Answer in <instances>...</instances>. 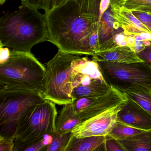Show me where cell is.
I'll list each match as a JSON object with an SVG mask.
<instances>
[{"label": "cell", "mask_w": 151, "mask_h": 151, "mask_svg": "<svg viewBox=\"0 0 151 151\" xmlns=\"http://www.w3.org/2000/svg\"><path fill=\"white\" fill-rule=\"evenodd\" d=\"M124 1H125V0H119V3H122Z\"/></svg>", "instance_id": "obj_35"}, {"label": "cell", "mask_w": 151, "mask_h": 151, "mask_svg": "<svg viewBox=\"0 0 151 151\" xmlns=\"http://www.w3.org/2000/svg\"><path fill=\"white\" fill-rule=\"evenodd\" d=\"M119 24L113 17L112 12L109 8L105 12L99 24V52H102L115 47L114 37L116 33L123 31Z\"/></svg>", "instance_id": "obj_13"}, {"label": "cell", "mask_w": 151, "mask_h": 151, "mask_svg": "<svg viewBox=\"0 0 151 151\" xmlns=\"http://www.w3.org/2000/svg\"><path fill=\"white\" fill-rule=\"evenodd\" d=\"M7 0H0V4L3 5ZM22 5L29 6L39 9H43L45 13L52 8L53 0H21Z\"/></svg>", "instance_id": "obj_22"}, {"label": "cell", "mask_w": 151, "mask_h": 151, "mask_svg": "<svg viewBox=\"0 0 151 151\" xmlns=\"http://www.w3.org/2000/svg\"><path fill=\"white\" fill-rule=\"evenodd\" d=\"M106 136L78 138L72 136L66 151H105Z\"/></svg>", "instance_id": "obj_16"}, {"label": "cell", "mask_w": 151, "mask_h": 151, "mask_svg": "<svg viewBox=\"0 0 151 151\" xmlns=\"http://www.w3.org/2000/svg\"><path fill=\"white\" fill-rule=\"evenodd\" d=\"M127 99L122 92L111 86L109 91L103 95L78 98L73 103L76 113L84 121L123 103Z\"/></svg>", "instance_id": "obj_9"}, {"label": "cell", "mask_w": 151, "mask_h": 151, "mask_svg": "<svg viewBox=\"0 0 151 151\" xmlns=\"http://www.w3.org/2000/svg\"><path fill=\"white\" fill-rule=\"evenodd\" d=\"M110 8L113 17L126 35H137L142 32L151 33L132 12L118 1L111 0Z\"/></svg>", "instance_id": "obj_12"}, {"label": "cell", "mask_w": 151, "mask_h": 151, "mask_svg": "<svg viewBox=\"0 0 151 151\" xmlns=\"http://www.w3.org/2000/svg\"><path fill=\"white\" fill-rule=\"evenodd\" d=\"M135 10H138V11L145 12V13H148V14H151V8H149L140 9Z\"/></svg>", "instance_id": "obj_34"}, {"label": "cell", "mask_w": 151, "mask_h": 151, "mask_svg": "<svg viewBox=\"0 0 151 151\" xmlns=\"http://www.w3.org/2000/svg\"><path fill=\"white\" fill-rule=\"evenodd\" d=\"M93 60L116 64H126L143 62L137 55L127 46H117L102 52H98L92 55Z\"/></svg>", "instance_id": "obj_14"}, {"label": "cell", "mask_w": 151, "mask_h": 151, "mask_svg": "<svg viewBox=\"0 0 151 151\" xmlns=\"http://www.w3.org/2000/svg\"><path fill=\"white\" fill-rule=\"evenodd\" d=\"M126 35L123 31L116 33L114 37V42L115 47L127 46Z\"/></svg>", "instance_id": "obj_28"}, {"label": "cell", "mask_w": 151, "mask_h": 151, "mask_svg": "<svg viewBox=\"0 0 151 151\" xmlns=\"http://www.w3.org/2000/svg\"><path fill=\"white\" fill-rule=\"evenodd\" d=\"M78 55L59 50L48 62L42 91L45 99L59 105L73 103L72 77Z\"/></svg>", "instance_id": "obj_4"}, {"label": "cell", "mask_w": 151, "mask_h": 151, "mask_svg": "<svg viewBox=\"0 0 151 151\" xmlns=\"http://www.w3.org/2000/svg\"><path fill=\"white\" fill-rule=\"evenodd\" d=\"M114 1H118V2H119V0H114Z\"/></svg>", "instance_id": "obj_36"}, {"label": "cell", "mask_w": 151, "mask_h": 151, "mask_svg": "<svg viewBox=\"0 0 151 151\" xmlns=\"http://www.w3.org/2000/svg\"><path fill=\"white\" fill-rule=\"evenodd\" d=\"M49 33L48 41L59 50L92 55L90 38L99 29V22L84 12L78 0H67L45 13Z\"/></svg>", "instance_id": "obj_1"}, {"label": "cell", "mask_w": 151, "mask_h": 151, "mask_svg": "<svg viewBox=\"0 0 151 151\" xmlns=\"http://www.w3.org/2000/svg\"><path fill=\"white\" fill-rule=\"evenodd\" d=\"M117 140L124 151H151V129Z\"/></svg>", "instance_id": "obj_17"}, {"label": "cell", "mask_w": 151, "mask_h": 151, "mask_svg": "<svg viewBox=\"0 0 151 151\" xmlns=\"http://www.w3.org/2000/svg\"><path fill=\"white\" fill-rule=\"evenodd\" d=\"M64 106L55 124V131L62 134L73 131L84 121L76 113L73 103Z\"/></svg>", "instance_id": "obj_15"}, {"label": "cell", "mask_w": 151, "mask_h": 151, "mask_svg": "<svg viewBox=\"0 0 151 151\" xmlns=\"http://www.w3.org/2000/svg\"><path fill=\"white\" fill-rule=\"evenodd\" d=\"M14 151H47L52 141V134L27 141L15 139Z\"/></svg>", "instance_id": "obj_18"}, {"label": "cell", "mask_w": 151, "mask_h": 151, "mask_svg": "<svg viewBox=\"0 0 151 151\" xmlns=\"http://www.w3.org/2000/svg\"><path fill=\"white\" fill-rule=\"evenodd\" d=\"M122 92L128 99L132 100L151 114V91L141 86H134Z\"/></svg>", "instance_id": "obj_19"}, {"label": "cell", "mask_w": 151, "mask_h": 151, "mask_svg": "<svg viewBox=\"0 0 151 151\" xmlns=\"http://www.w3.org/2000/svg\"><path fill=\"white\" fill-rule=\"evenodd\" d=\"M144 131L145 130L133 128L122 123L116 122L113 129L106 137L117 140L124 139L141 133Z\"/></svg>", "instance_id": "obj_20"}, {"label": "cell", "mask_w": 151, "mask_h": 151, "mask_svg": "<svg viewBox=\"0 0 151 151\" xmlns=\"http://www.w3.org/2000/svg\"><path fill=\"white\" fill-rule=\"evenodd\" d=\"M122 104L84 120L72 131L73 136L78 138L106 136L116 123L117 114Z\"/></svg>", "instance_id": "obj_10"}, {"label": "cell", "mask_w": 151, "mask_h": 151, "mask_svg": "<svg viewBox=\"0 0 151 151\" xmlns=\"http://www.w3.org/2000/svg\"><path fill=\"white\" fill-rule=\"evenodd\" d=\"M126 41L127 46L129 47L133 51L136 43V39L133 35H126Z\"/></svg>", "instance_id": "obj_31"}, {"label": "cell", "mask_w": 151, "mask_h": 151, "mask_svg": "<svg viewBox=\"0 0 151 151\" xmlns=\"http://www.w3.org/2000/svg\"><path fill=\"white\" fill-rule=\"evenodd\" d=\"M137 35L140 36L143 38V40H147L151 42V33L142 32Z\"/></svg>", "instance_id": "obj_32"}, {"label": "cell", "mask_w": 151, "mask_h": 151, "mask_svg": "<svg viewBox=\"0 0 151 151\" xmlns=\"http://www.w3.org/2000/svg\"><path fill=\"white\" fill-rule=\"evenodd\" d=\"M46 68L31 52L11 50L7 61L0 64V91L42 92Z\"/></svg>", "instance_id": "obj_3"}, {"label": "cell", "mask_w": 151, "mask_h": 151, "mask_svg": "<svg viewBox=\"0 0 151 151\" xmlns=\"http://www.w3.org/2000/svg\"><path fill=\"white\" fill-rule=\"evenodd\" d=\"M71 84L73 101L78 98L101 96L111 88L103 78L98 62L80 56L74 67Z\"/></svg>", "instance_id": "obj_8"}, {"label": "cell", "mask_w": 151, "mask_h": 151, "mask_svg": "<svg viewBox=\"0 0 151 151\" xmlns=\"http://www.w3.org/2000/svg\"><path fill=\"white\" fill-rule=\"evenodd\" d=\"M139 59L151 68V43L137 53Z\"/></svg>", "instance_id": "obj_27"}, {"label": "cell", "mask_w": 151, "mask_h": 151, "mask_svg": "<svg viewBox=\"0 0 151 151\" xmlns=\"http://www.w3.org/2000/svg\"><path fill=\"white\" fill-rule=\"evenodd\" d=\"M116 122L143 130L151 129V114L129 99L122 103Z\"/></svg>", "instance_id": "obj_11"}, {"label": "cell", "mask_w": 151, "mask_h": 151, "mask_svg": "<svg viewBox=\"0 0 151 151\" xmlns=\"http://www.w3.org/2000/svg\"><path fill=\"white\" fill-rule=\"evenodd\" d=\"M105 147L106 151H124L117 139L106 137L105 142Z\"/></svg>", "instance_id": "obj_26"}, {"label": "cell", "mask_w": 151, "mask_h": 151, "mask_svg": "<svg viewBox=\"0 0 151 151\" xmlns=\"http://www.w3.org/2000/svg\"><path fill=\"white\" fill-rule=\"evenodd\" d=\"M52 136V141L48 146L47 151H66L73 133L70 132L62 134L55 131Z\"/></svg>", "instance_id": "obj_21"}, {"label": "cell", "mask_w": 151, "mask_h": 151, "mask_svg": "<svg viewBox=\"0 0 151 151\" xmlns=\"http://www.w3.org/2000/svg\"><path fill=\"white\" fill-rule=\"evenodd\" d=\"M67 0H53L52 8L58 6L64 3Z\"/></svg>", "instance_id": "obj_33"}, {"label": "cell", "mask_w": 151, "mask_h": 151, "mask_svg": "<svg viewBox=\"0 0 151 151\" xmlns=\"http://www.w3.org/2000/svg\"><path fill=\"white\" fill-rule=\"evenodd\" d=\"M49 40L45 14L22 5L0 19V46L17 52H31L35 45Z\"/></svg>", "instance_id": "obj_2"}, {"label": "cell", "mask_w": 151, "mask_h": 151, "mask_svg": "<svg viewBox=\"0 0 151 151\" xmlns=\"http://www.w3.org/2000/svg\"><path fill=\"white\" fill-rule=\"evenodd\" d=\"M11 50L9 48L0 46V64L4 63L10 57Z\"/></svg>", "instance_id": "obj_29"}, {"label": "cell", "mask_w": 151, "mask_h": 151, "mask_svg": "<svg viewBox=\"0 0 151 151\" xmlns=\"http://www.w3.org/2000/svg\"><path fill=\"white\" fill-rule=\"evenodd\" d=\"M55 104L46 100L30 109L18 122L13 136L14 139L27 141L52 134L57 116Z\"/></svg>", "instance_id": "obj_6"}, {"label": "cell", "mask_w": 151, "mask_h": 151, "mask_svg": "<svg viewBox=\"0 0 151 151\" xmlns=\"http://www.w3.org/2000/svg\"><path fill=\"white\" fill-rule=\"evenodd\" d=\"M46 100L41 92L0 91V135L13 137L22 116Z\"/></svg>", "instance_id": "obj_5"}, {"label": "cell", "mask_w": 151, "mask_h": 151, "mask_svg": "<svg viewBox=\"0 0 151 151\" xmlns=\"http://www.w3.org/2000/svg\"></svg>", "instance_id": "obj_37"}, {"label": "cell", "mask_w": 151, "mask_h": 151, "mask_svg": "<svg viewBox=\"0 0 151 151\" xmlns=\"http://www.w3.org/2000/svg\"><path fill=\"white\" fill-rule=\"evenodd\" d=\"M97 62L103 78L110 86L122 92L134 86L151 91V68L144 62L126 64Z\"/></svg>", "instance_id": "obj_7"}, {"label": "cell", "mask_w": 151, "mask_h": 151, "mask_svg": "<svg viewBox=\"0 0 151 151\" xmlns=\"http://www.w3.org/2000/svg\"><path fill=\"white\" fill-rule=\"evenodd\" d=\"M14 137L0 135V151H14Z\"/></svg>", "instance_id": "obj_24"}, {"label": "cell", "mask_w": 151, "mask_h": 151, "mask_svg": "<svg viewBox=\"0 0 151 151\" xmlns=\"http://www.w3.org/2000/svg\"><path fill=\"white\" fill-rule=\"evenodd\" d=\"M121 4L131 10L151 8V0H125Z\"/></svg>", "instance_id": "obj_23"}, {"label": "cell", "mask_w": 151, "mask_h": 151, "mask_svg": "<svg viewBox=\"0 0 151 151\" xmlns=\"http://www.w3.org/2000/svg\"><path fill=\"white\" fill-rule=\"evenodd\" d=\"M133 14L151 32V15L138 10H131Z\"/></svg>", "instance_id": "obj_25"}, {"label": "cell", "mask_w": 151, "mask_h": 151, "mask_svg": "<svg viewBox=\"0 0 151 151\" xmlns=\"http://www.w3.org/2000/svg\"><path fill=\"white\" fill-rule=\"evenodd\" d=\"M111 0H101L100 4L99 22L105 12L110 7Z\"/></svg>", "instance_id": "obj_30"}]
</instances>
